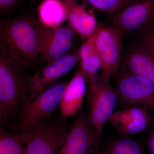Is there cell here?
<instances>
[{
	"mask_svg": "<svg viewBox=\"0 0 154 154\" xmlns=\"http://www.w3.org/2000/svg\"><path fill=\"white\" fill-rule=\"evenodd\" d=\"M41 22L29 16L15 17L1 22L0 48L27 69L38 59L42 44Z\"/></svg>",
	"mask_w": 154,
	"mask_h": 154,
	"instance_id": "1",
	"label": "cell"
},
{
	"mask_svg": "<svg viewBox=\"0 0 154 154\" xmlns=\"http://www.w3.org/2000/svg\"><path fill=\"white\" fill-rule=\"evenodd\" d=\"M27 69L0 48V118L3 124L19 117L30 89Z\"/></svg>",
	"mask_w": 154,
	"mask_h": 154,
	"instance_id": "2",
	"label": "cell"
},
{
	"mask_svg": "<svg viewBox=\"0 0 154 154\" xmlns=\"http://www.w3.org/2000/svg\"><path fill=\"white\" fill-rule=\"evenodd\" d=\"M110 79L101 73L89 82L87 116L96 140L95 152L99 150L104 126L114 113L118 102L117 91L110 84Z\"/></svg>",
	"mask_w": 154,
	"mask_h": 154,
	"instance_id": "3",
	"label": "cell"
},
{
	"mask_svg": "<svg viewBox=\"0 0 154 154\" xmlns=\"http://www.w3.org/2000/svg\"><path fill=\"white\" fill-rule=\"evenodd\" d=\"M113 79L122 108L142 107L154 112L153 83L122 66Z\"/></svg>",
	"mask_w": 154,
	"mask_h": 154,
	"instance_id": "4",
	"label": "cell"
},
{
	"mask_svg": "<svg viewBox=\"0 0 154 154\" xmlns=\"http://www.w3.org/2000/svg\"><path fill=\"white\" fill-rule=\"evenodd\" d=\"M69 129L60 120H46L20 130L25 138V154H57Z\"/></svg>",
	"mask_w": 154,
	"mask_h": 154,
	"instance_id": "5",
	"label": "cell"
},
{
	"mask_svg": "<svg viewBox=\"0 0 154 154\" xmlns=\"http://www.w3.org/2000/svg\"><path fill=\"white\" fill-rule=\"evenodd\" d=\"M109 26L125 35L140 36L154 25V0L132 3L109 15Z\"/></svg>",
	"mask_w": 154,
	"mask_h": 154,
	"instance_id": "6",
	"label": "cell"
},
{
	"mask_svg": "<svg viewBox=\"0 0 154 154\" xmlns=\"http://www.w3.org/2000/svg\"><path fill=\"white\" fill-rule=\"evenodd\" d=\"M67 84L63 81L57 82L24 104L19 117L20 130L48 119L59 106Z\"/></svg>",
	"mask_w": 154,
	"mask_h": 154,
	"instance_id": "7",
	"label": "cell"
},
{
	"mask_svg": "<svg viewBox=\"0 0 154 154\" xmlns=\"http://www.w3.org/2000/svg\"><path fill=\"white\" fill-rule=\"evenodd\" d=\"M96 48L102 60V73L113 79L123 58L124 34L111 26L98 25L96 30Z\"/></svg>",
	"mask_w": 154,
	"mask_h": 154,
	"instance_id": "8",
	"label": "cell"
},
{
	"mask_svg": "<svg viewBox=\"0 0 154 154\" xmlns=\"http://www.w3.org/2000/svg\"><path fill=\"white\" fill-rule=\"evenodd\" d=\"M79 63V50H75L38 70L30 76L29 94L24 104L32 101L42 91L56 84Z\"/></svg>",
	"mask_w": 154,
	"mask_h": 154,
	"instance_id": "9",
	"label": "cell"
},
{
	"mask_svg": "<svg viewBox=\"0 0 154 154\" xmlns=\"http://www.w3.org/2000/svg\"><path fill=\"white\" fill-rule=\"evenodd\" d=\"M77 37L76 32L69 23L56 28L42 25L38 61L46 65L66 55L74 46Z\"/></svg>",
	"mask_w": 154,
	"mask_h": 154,
	"instance_id": "10",
	"label": "cell"
},
{
	"mask_svg": "<svg viewBox=\"0 0 154 154\" xmlns=\"http://www.w3.org/2000/svg\"><path fill=\"white\" fill-rule=\"evenodd\" d=\"M91 147L96 149L94 132L85 113L75 118L59 154H88Z\"/></svg>",
	"mask_w": 154,
	"mask_h": 154,
	"instance_id": "11",
	"label": "cell"
},
{
	"mask_svg": "<svg viewBox=\"0 0 154 154\" xmlns=\"http://www.w3.org/2000/svg\"><path fill=\"white\" fill-rule=\"evenodd\" d=\"M149 111L142 107L122 108L114 112L107 123L125 135L137 134L151 125L153 117Z\"/></svg>",
	"mask_w": 154,
	"mask_h": 154,
	"instance_id": "12",
	"label": "cell"
},
{
	"mask_svg": "<svg viewBox=\"0 0 154 154\" xmlns=\"http://www.w3.org/2000/svg\"><path fill=\"white\" fill-rule=\"evenodd\" d=\"M120 66L154 84V54L138 42L127 48Z\"/></svg>",
	"mask_w": 154,
	"mask_h": 154,
	"instance_id": "13",
	"label": "cell"
},
{
	"mask_svg": "<svg viewBox=\"0 0 154 154\" xmlns=\"http://www.w3.org/2000/svg\"><path fill=\"white\" fill-rule=\"evenodd\" d=\"M85 76L79 67L71 81L67 83L60 104L63 118L76 114L82 104L86 91Z\"/></svg>",
	"mask_w": 154,
	"mask_h": 154,
	"instance_id": "14",
	"label": "cell"
},
{
	"mask_svg": "<svg viewBox=\"0 0 154 154\" xmlns=\"http://www.w3.org/2000/svg\"><path fill=\"white\" fill-rule=\"evenodd\" d=\"M66 8L68 23L82 38L93 35L98 25L93 11H88L76 0H61Z\"/></svg>",
	"mask_w": 154,
	"mask_h": 154,
	"instance_id": "15",
	"label": "cell"
},
{
	"mask_svg": "<svg viewBox=\"0 0 154 154\" xmlns=\"http://www.w3.org/2000/svg\"><path fill=\"white\" fill-rule=\"evenodd\" d=\"M96 32L86 39L79 50L80 67L82 69L87 82H90L102 70V63L96 45Z\"/></svg>",
	"mask_w": 154,
	"mask_h": 154,
	"instance_id": "16",
	"label": "cell"
},
{
	"mask_svg": "<svg viewBox=\"0 0 154 154\" xmlns=\"http://www.w3.org/2000/svg\"><path fill=\"white\" fill-rule=\"evenodd\" d=\"M38 14L39 22L48 28L60 27L68 20L66 8L61 0H42Z\"/></svg>",
	"mask_w": 154,
	"mask_h": 154,
	"instance_id": "17",
	"label": "cell"
},
{
	"mask_svg": "<svg viewBox=\"0 0 154 154\" xmlns=\"http://www.w3.org/2000/svg\"><path fill=\"white\" fill-rule=\"evenodd\" d=\"M25 144L23 133L9 132L1 128L0 154H25Z\"/></svg>",
	"mask_w": 154,
	"mask_h": 154,
	"instance_id": "18",
	"label": "cell"
},
{
	"mask_svg": "<svg viewBox=\"0 0 154 154\" xmlns=\"http://www.w3.org/2000/svg\"><path fill=\"white\" fill-rule=\"evenodd\" d=\"M109 154H146L138 143L129 138L116 140L105 150Z\"/></svg>",
	"mask_w": 154,
	"mask_h": 154,
	"instance_id": "19",
	"label": "cell"
},
{
	"mask_svg": "<svg viewBox=\"0 0 154 154\" xmlns=\"http://www.w3.org/2000/svg\"><path fill=\"white\" fill-rule=\"evenodd\" d=\"M77 1V0H76ZM94 8L107 12L109 15L116 14L125 8L132 4L130 0H84Z\"/></svg>",
	"mask_w": 154,
	"mask_h": 154,
	"instance_id": "20",
	"label": "cell"
},
{
	"mask_svg": "<svg viewBox=\"0 0 154 154\" xmlns=\"http://www.w3.org/2000/svg\"><path fill=\"white\" fill-rule=\"evenodd\" d=\"M138 36V42L154 54V25L145 33Z\"/></svg>",
	"mask_w": 154,
	"mask_h": 154,
	"instance_id": "21",
	"label": "cell"
},
{
	"mask_svg": "<svg viewBox=\"0 0 154 154\" xmlns=\"http://www.w3.org/2000/svg\"><path fill=\"white\" fill-rule=\"evenodd\" d=\"M20 0H0V11L3 14L8 12L18 5Z\"/></svg>",
	"mask_w": 154,
	"mask_h": 154,
	"instance_id": "22",
	"label": "cell"
},
{
	"mask_svg": "<svg viewBox=\"0 0 154 154\" xmlns=\"http://www.w3.org/2000/svg\"><path fill=\"white\" fill-rule=\"evenodd\" d=\"M148 148L150 154H154V128L150 132L147 140Z\"/></svg>",
	"mask_w": 154,
	"mask_h": 154,
	"instance_id": "23",
	"label": "cell"
},
{
	"mask_svg": "<svg viewBox=\"0 0 154 154\" xmlns=\"http://www.w3.org/2000/svg\"><path fill=\"white\" fill-rule=\"evenodd\" d=\"M95 154H109L108 153H107V152L105 151V150L103 151H98L95 152Z\"/></svg>",
	"mask_w": 154,
	"mask_h": 154,
	"instance_id": "24",
	"label": "cell"
},
{
	"mask_svg": "<svg viewBox=\"0 0 154 154\" xmlns=\"http://www.w3.org/2000/svg\"><path fill=\"white\" fill-rule=\"evenodd\" d=\"M133 3L138 2H144V1H149V0H130Z\"/></svg>",
	"mask_w": 154,
	"mask_h": 154,
	"instance_id": "25",
	"label": "cell"
},
{
	"mask_svg": "<svg viewBox=\"0 0 154 154\" xmlns=\"http://www.w3.org/2000/svg\"><path fill=\"white\" fill-rule=\"evenodd\" d=\"M36 1H42V0H36Z\"/></svg>",
	"mask_w": 154,
	"mask_h": 154,
	"instance_id": "26",
	"label": "cell"
}]
</instances>
